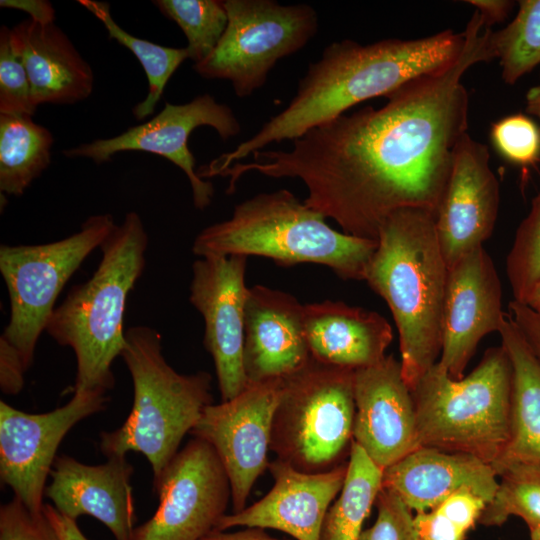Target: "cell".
I'll use <instances>...</instances> for the list:
<instances>
[{
	"label": "cell",
	"mask_w": 540,
	"mask_h": 540,
	"mask_svg": "<svg viewBox=\"0 0 540 540\" xmlns=\"http://www.w3.org/2000/svg\"><path fill=\"white\" fill-rule=\"evenodd\" d=\"M228 22L211 54L193 69L205 79L229 80L237 96L251 95L280 59L303 48L318 31L308 4L225 0Z\"/></svg>",
	"instance_id": "10"
},
{
	"label": "cell",
	"mask_w": 540,
	"mask_h": 540,
	"mask_svg": "<svg viewBox=\"0 0 540 540\" xmlns=\"http://www.w3.org/2000/svg\"><path fill=\"white\" fill-rule=\"evenodd\" d=\"M209 126L223 140L236 136L241 126L231 108L218 103L210 94H202L186 104L165 103L164 108L149 121L132 126L121 134L107 139H96L77 147L63 150L68 158H87L96 164L110 161L112 156L125 151H142L164 157L187 176L196 208L210 205L214 195L211 182L203 180L195 170V158L188 147L194 129Z\"/></svg>",
	"instance_id": "14"
},
{
	"label": "cell",
	"mask_w": 540,
	"mask_h": 540,
	"mask_svg": "<svg viewBox=\"0 0 540 540\" xmlns=\"http://www.w3.org/2000/svg\"><path fill=\"white\" fill-rule=\"evenodd\" d=\"M147 247L141 217L128 212L101 245L102 258L93 275L55 308L45 331L75 354L73 392L107 393L114 387L111 367L125 345L126 302L143 273Z\"/></svg>",
	"instance_id": "4"
},
{
	"label": "cell",
	"mask_w": 540,
	"mask_h": 540,
	"mask_svg": "<svg viewBox=\"0 0 540 540\" xmlns=\"http://www.w3.org/2000/svg\"><path fill=\"white\" fill-rule=\"evenodd\" d=\"M496 492L481 515L479 523L500 527L510 517L527 525L540 524V465L515 463L498 472Z\"/></svg>",
	"instance_id": "29"
},
{
	"label": "cell",
	"mask_w": 540,
	"mask_h": 540,
	"mask_svg": "<svg viewBox=\"0 0 540 540\" xmlns=\"http://www.w3.org/2000/svg\"><path fill=\"white\" fill-rule=\"evenodd\" d=\"M247 256L207 255L192 266L189 300L204 320L203 344L216 370L222 401L248 385L243 365Z\"/></svg>",
	"instance_id": "15"
},
{
	"label": "cell",
	"mask_w": 540,
	"mask_h": 540,
	"mask_svg": "<svg viewBox=\"0 0 540 540\" xmlns=\"http://www.w3.org/2000/svg\"><path fill=\"white\" fill-rule=\"evenodd\" d=\"M159 505L131 540H202L216 530L231 486L213 447L193 437L153 483Z\"/></svg>",
	"instance_id": "11"
},
{
	"label": "cell",
	"mask_w": 540,
	"mask_h": 540,
	"mask_svg": "<svg viewBox=\"0 0 540 540\" xmlns=\"http://www.w3.org/2000/svg\"><path fill=\"white\" fill-rule=\"evenodd\" d=\"M347 465L348 461L327 472L307 473L275 459L268 465L274 479L271 490L242 511L225 514L216 530L269 528L296 540H320L325 515L343 487Z\"/></svg>",
	"instance_id": "19"
},
{
	"label": "cell",
	"mask_w": 540,
	"mask_h": 540,
	"mask_svg": "<svg viewBox=\"0 0 540 540\" xmlns=\"http://www.w3.org/2000/svg\"><path fill=\"white\" fill-rule=\"evenodd\" d=\"M497 486V473L482 459L423 446L385 468L382 476V487L415 513L436 508L460 490L472 491L489 503Z\"/></svg>",
	"instance_id": "22"
},
{
	"label": "cell",
	"mask_w": 540,
	"mask_h": 540,
	"mask_svg": "<svg viewBox=\"0 0 540 540\" xmlns=\"http://www.w3.org/2000/svg\"><path fill=\"white\" fill-rule=\"evenodd\" d=\"M488 148L466 133L456 148L435 226L448 269L491 236L499 207V184Z\"/></svg>",
	"instance_id": "17"
},
{
	"label": "cell",
	"mask_w": 540,
	"mask_h": 540,
	"mask_svg": "<svg viewBox=\"0 0 540 540\" xmlns=\"http://www.w3.org/2000/svg\"><path fill=\"white\" fill-rule=\"evenodd\" d=\"M325 219L286 189L261 193L237 204L228 220L204 228L192 250L199 257L255 255L282 265L315 263L342 279L364 280L377 241L338 232Z\"/></svg>",
	"instance_id": "5"
},
{
	"label": "cell",
	"mask_w": 540,
	"mask_h": 540,
	"mask_svg": "<svg viewBox=\"0 0 540 540\" xmlns=\"http://www.w3.org/2000/svg\"><path fill=\"white\" fill-rule=\"evenodd\" d=\"M375 506L376 520L359 540H418L413 511L393 491L382 487Z\"/></svg>",
	"instance_id": "35"
},
{
	"label": "cell",
	"mask_w": 540,
	"mask_h": 540,
	"mask_svg": "<svg viewBox=\"0 0 540 540\" xmlns=\"http://www.w3.org/2000/svg\"><path fill=\"white\" fill-rule=\"evenodd\" d=\"M498 333L510 360L512 387L509 438L493 464L497 474L515 463L540 465V362L508 313Z\"/></svg>",
	"instance_id": "25"
},
{
	"label": "cell",
	"mask_w": 540,
	"mask_h": 540,
	"mask_svg": "<svg viewBox=\"0 0 540 540\" xmlns=\"http://www.w3.org/2000/svg\"><path fill=\"white\" fill-rule=\"evenodd\" d=\"M154 5L174 21L187 39L189 59H206L215 49L227 26L228 17L219 0H156Z\"/></svg>",
	"instance_id": "31"
},
{
	"label": "cell",
	"mask_w": 540,
	"mask_h": 540,
	"mask_svg": "<svg viewBox=\"0 0 540 540\" xmlns=\"http://www.w3.org/2000/svg\"><path fill=\"white\" fill-rule=\"evenodd\" d=\"M512 370L502 345L453 379L437 361L412 389L419 447L466 453L493 464L509 438Z\"/></svg>",
	"instance_id": "7"
},
{
	"label": "cell",
	"mask_w": 540,
	"mask_h": 540,
	"mask_svg": "<svg viewBox=\"0 0 540 540\" xmlns=\"http://www.w3.org/2000/svg\"><path fill=\"white\" fill-rule=\"evenodd\" d=\"M383 470L352 441L347 472L337 499L329 507L320 540H359L363 524L382 489Z\"/></svg>",
	"instance_id": "27"
},
{
	"label": "cell",
	"mask_w": 540,
	"mask_h": 540,
	"mask_svg": "<svg viewBox=\"0 0 540 540\" xmlns=\"http://www.w3.org/2000/svg\"><path fill=\"white\" fill-rule=\"evenodd\" d=\"M0 6L23 11L36 23L52 24L55 20V9L46 0H1Z\"/></svg>",
	"instance_id": "40"
},
{
	"label": "cell",
	"mask_w": 540,
	"mask_h": 540,
	"mask_svg": "<svg viewBox=\"0 0 540 540\" xmlns=\"http://www.w3.org/2000/svg\"><path fill=\"white\" fill-rule=\"evenodd\" d=\"M506 318L497 270L480 246L448 269L438 361L450 377H464L482 338L499 332Z\"/></svg>",
	"instance_id": "16"
},
{
	"label": "cell",
	"mask_w": 540,
	"mask_h": 540,
	"mask_svg": "<svg viewBox=\"0 0 540 540\" xmlns=\"http://www.w3.org/2000/svg\"><path fill=\"white\" fill-rule=\"evenodd\" d=\"M102 391L74 392L63 406L32 414L0 402V479L33 514H42L46 481L60 443L83 419L103 411Z\"/></svg>",
	"instance_id": "12"
},
{
	"label": "cell",
	"mask_w": 540,
	"mask_h": 540,
	"mask_svg": "<svg viewBox=\"0 0 540 540\" xmlns=\"http://www.w3.org/2000/svg\"><path fill=\"white\" fill-rule=\"evenodd\" d=\"M506 272L513 300L524 303L540 281V193L516 231Z\"/></svg>",
	"instance_id": "32"
},
{
	"label": "cell",
	"mask_w": 540,
	"mask_h": 540,
	"mask_svg": "<svg viewBox=\"0 0 540 540\" xmlns=\"http://www.w3.org/2000/svg\"><path fill=\"white\" fill-rule=\"evenodd\" d=\"M52 133L30 116L0 114V191L19 197L51 162Z\"/></svg>",
	"instance_id": "26"
},
{
	"label": "cell",
	"mask_w": 540,
	"mask_h": 540,
	"mask_svg": "<svg viewBox=\"0 0 540 540\" xmlns=\"http://www.w3.org/2000/svg\"><path fill=\"white\" fill-rule=\"evenodd\" d=\"M282 378L248 383L236 397L206 406L190 432L220 459L231 486L232 513L246 507L258 477L268 468L272 421Z\"/></svg>",
	"instance_id": "13"
},
{
	"label": "cell",
	"mask_w": 540,
	"mask_h": 540,
	"mask_svg": "<svg viewBox=\"0 0 540 540\" xmlns=\"http://www.w3.org/2000/svg\"><path fill=\"white\" fill-rule=\"evenodd\" d=\"M133 472L126 456H112L103 464L88 465L58 455L45 496L62 515L75 521L82 515L92 516L110 530L115 540H131L137 521Z\"/></svg>",
	"instance_id": "20"
},
{
	"label": "cell",
	"mask_w": 540,
	"mask_h": 540,
	"mask_svg": "<svg viewBox=\"0 0 540 540\" xmlns=\"http://www.w3.org/2000/svg\"><path fill=\"white\" fill-rule=\"evenodd\" d=\"M354 400L353 441L382 470L419 447L412 392L393 355L354 371Z\"/></svg>",
	"instance_id": "18"
},
{
	"label": "cell",
	"mask_w": 540,
	"mask_h": 540,
	"mask_svg": "<svg viewBox=\"0 0 540 540\" xmlns=\"http://www.w3.org/2000/svg\"><path fill=\"white\" fill-rule=\"evenodd\" d=\"M303 321L311 358L352 370L381 361L393 340L383 316L342 301L304 305Z\"/></svg>",
	"instance_id": "23"
},
{
	"label": "cell",
	"mask_w": 540,
	"mask_h": 540,
	"mask_svg": "<svg viewBox=\"0 0 540 540\" xmlns=\"http://www.w3.org/2000/svg\"><path fill=\"white\" fill-rule=\"evenodd\" d=\"M508 309L509 316L540 362V316L526 304L515 300L510 301Z\"/></svg>",
	"instance_id": "39"
},
{
	"label": "cell",
	"mask_w": 540,
	"mask_h": 540,
	"mask_svg": "<svg viewBox=\"0 0 540 540\" xmlns=\"http://www.w3.org/2000/svg\"><path fill=\"white\" fill-rule=\"evenodd\" d=\"M466 2L476 8L484 25L488 28L504 21L514 5V2L508 0H468Z\"/></svg>",
	"instance_id": "42"
},
{
	"label": "cell",
	"mask_w": 540,
	"mask_h": 540,
	"mask_svg": "<svg viewBox=\"0 0 540 540\" xmlns=\"http://www.w3.org/2000/svg\"><path fill=\"white\" fill-rule=\"evenodd\" d=\"M492 32L475 11L453 63L404 84L380 108L344 113L309 130L290 150H259L253 161L231 165L219 175L229 178L228 192L249 172L298 178L307 188L309 208L346 234L376 241L397 210L420 208L436 216L468 129L462 78L473 65L496 58Z\"/></svg>",
	"instance_id": "1"
},
{
	"label": "cell",
	"mask_w": 540,
	"mask_h": 540,
	"mask_svg": "<svg viewBox=\"0 0 540 540\" xmlns=\"http://www.w3.org/2000/svg\"><path fill=\"white\" fill-rule=\"evenodd\" d=\"M524 304L540 316V281L531 291Z\"/></svg>",
	"instance_id": "45"
},
{
	"label": "cell",
	"mask_w": 540,
	"mask_h": 540,
	"mask_svg": "<svg viewBox=\"0 0 540 540\" xmlns=\"http://www.w3.org/2000/svg\"><path fill=\"white\" fill-rule=\"evenodd\" d=\"M37 109L22 58L13 47L11 29H0V114L32 117Z\"/></svg>",
	"instance_id": "33"
},
{
	"label": "cell",
	"mask_w": 540,
	"mask_h": 540,
	"mask_svg": "<svg viewBox=\"0 0 540 540\" xmlns=\"http://www.w3.org/2000/svg\"><path fill=\"white\" fill-rule=\"evenodd\" d=\"M354 371L311 358L282 378L270 450L307 473L346 463L355 418Z\"/></svg>",
	"instance_id": "8"
},
{
	"label": "cell",
	"mask_w": 540,
	"mask_h": 540,
	"mask_svg": "<svg viewBox=\"0 0 540 540\" xmlns=\"http://www.w3.org/2000/svg\"><path fill=\"white\" fill-rule=\"evenodd\" d=\"M491 139L498 152L508 161L530 166L540 157V127L524 114H513L495 122Z\"/></svg>",
	"instance_id": "34"
},
{
	"label": "cell",
	"mask_w": 540,
	"mask_h": 540,
	"mask_svg": "<svg viewBox=\"0 0 540 540\" xmlns=\"http://www.w3.org/2000/svg\"><path fill=\"white\" fill-rule=\"evenodd\" d=\"M414 526L418 540H466L467 536L436 508L415 513Z\"/></svg>",
	"instance_id": "38"
},
{
	"label": "cell",
	"mask_w": 540,
	"mask_h": 540,
	"mask_svg": "<svg viewBox=\"0 0 540 540\" xmlns=\"http://www.w3.org/2000/svg\"><path fill=\"white\" fill-rule=\"evenodd\" d=\"M115 226L112 215L97 214L64 239L0 247V272L10 302V319L0 337L1 361L15 363L25 371L30 368L60 292Z\"/></svg>",
	"instance_id": "9"
},
{
	"label": "cell",
	"mask_w": 540,
	"mask_h": 540,
	"mask_svg": "<svg viewBox=\"0 0 540 540\" xmlns=\"http://www.w3.org/2000/svg\"><path fill=\"white\" fill-rule=\"evenodd\" d=\"M0 540H60L47 517L33 514L16 497L0 507Z\"/></svg>",
	"instance_id": "36"
},
{
	"label": "cell",
	"mask_w": 540,
	"mask_h": 540,
	"mask_svg": "<svg viewBox=\"0 0 540 540\" xmlns=\"http://www.w3.org/2000/svg\"><path fill=\"white\" fill-rule=\"evenodd\" d=\"M120 357L132 378L133 405L120 427L100 434L99 449L107 458L143 454L155 483L212 404V377L204 371L178 373L162 353L160 334L149 326L126 330Z\"/></svg>",
	"instance_id": "6"
},
{
	"label": "cell",
	"mask_w": 540,
	"mask_h": 540,
	"mask_svg": "<svg viewBox=\"0 0 540 540\" xmlns=\"http://www.w3.org/2000/svg\"><path fill=\"white\" fill-rule=\"evenodd\" d=\"M13 47L28 73L32 98L41 104H74L94 87L91 66L54 23L25 19L11 29Z\"/></svg>",
	"instance_id": "24"
},
{
	"label": "cell",
	"mask_w": 540,
	"mask_h": 540,
	"mask_svg": "<svg viewBox=\"0 0 540 540\" xmlns=\"http://www.w3.org/2000/svg\"><path fill=\"white\" fill-rule=\"evenodd\" d=\"M304 305L283 291L249 288L245 306L243 365L248 383L283 378L310 359Z\"/></svg>",
	"instance_id": "21"
},
{
	"label": "cell",
	"mask_w": 540,
	"mask_h": 540,
	"mask_svg": "<svg viewBox=\"0 0 540 540\" xmlns=\"http://www.w3.org/2000/svg\"><path fill=\"white\" fill-rule=\"evenodd\" d=\"M526 111L540 120V82L526 94Z\"/></svg>",
	"instance_id": "44"
},
{
	"label": "cell",
	"mask_w": 540,
	"mask_h": 540,
	"mask_svg": "<svg viewBox=\"0 0 540 540\" xmlns=\"http://www.w3.org/2000/svg\"><path fill=\"white\" fill-rule=\"evenodd\" d=\"M43 513L60 540H89L80 530L77 521L62 515L53 505L45 504Z\"/></svg>",
	"instance_id": "41"
},
{
	"label": "cell",
	"mask_w": 540,
	"mask_h": 540,
	"mask_svg": "<svg viewBox=\"0 0 540 540\" xmlns=\"http://www.w3.org/2000/svg\"><path fill=\"white\" fill-rule=\"evenodd\" d=\"M447 277L435 215L420 208L389 215L364 280L392 313L402 376L411 391L440 357Z\"/></svg>",
	"instance_id": "3"
},
{
	"label": "cell",
	"mask_w": 540,
	"mask_h": 540,
	"mask_svg": "<svg viewBox=\"0 0 540 540\" xmlns=\"http://www.w3.org/2000/svg\"><path fill=\"white\" fill-rule=\"evenodd\" d=\"M492 46L505 83L515 84L540 64V0H521L513 20L492 32Z\"/></svg>",
	"instance_id": "30"
},
{
	"label": "cell",
	"mask_w": 540,
	"mask_h": 540,
	"mask_svg": "<svg viewBox=\"0 0 540 540\" xmlns=\"http://www.w3.org/2000/svg\"><path fill=\"white\" fill-rule=\"evenodd\" d=\"M486 504L487 502L478 494L460 490L450 495L436 509L458 528L468 533L479 523Z\"/></svg>",
	"instance_id": "37"
},
{
	"label": "cell",
	"mask_w": 540,
	"mask_h": 540,
	"mask_svg": "<svg viewBox=\"0 0 540 540\" xmlns=\"http://www.w3.org/2000/svg\"><path fill=\"white\" fill-rule=\"evenodd\" d=\"M78 3L102 22L110 39L129 49L142 65L148 80V93L144 100L134 106L132 113L137 120L151 116L169 79L189 58L186 47H166L128 33L115 22L110 5L106 2L78 0Z\"/></svg>",
	"instance_id": "28"
},
{
	"label": "cell",
	"mask_w": 540,
	"mask_h": 540,
	"mask_svg": "<svg viewBox=\"0 0 540 540\" xmlns=\"http://www.w3.org/2000/svg\"><path fill=\"white\" fill-rule=\"evenodd\" d=\"M539 193H540V191H539Z\"/></svg>",
	"instance_id": "47"
},
{
	"label": "cell",
	"mask_w": 540,
	"mask_h": 540,
	"mask_svg": "<svg viewBox=\"0 0 540 540\" xmlns=\"http://www.w3.org/2000/svg\"><path fill=\"white\" fill-rule=\"evenodd\" d=\"M530 540H540V524L528 527Z\"/></svg>",
	"instance_id": "46"
},
{
	"label": "cell",
	"mask_w": 540,
	"mask_h": 540,
	"mask_svg": "<svg viewBox=\"0 0 540 540\" xmlns=\"http://www.w3.org/2000/svg\"><path fill=\"white\" fill-rule=\"evenodd\" d=\"M464 45V31L450 29L413 40L331 43L310 64L289 105L254 136L206 165L207 175L219 176L269 144L293 141L360 102L387 97L404 84L445 68L460 56Z\"/></svg>",
	"instance_id": "2"
},
{
	"label": "cell",
	"mask_w": 540,
	"mask_h": 540,
	"mask_svg": "<svg viewBox=\"0 0 540 540\" xmlns=\"http://www.w3.org/2000/svg\"><path fill=\"white\" fill-rule=\"evenodd\" d=\"M202 540H284L270 536L264 529L245 527L235 532L214 530Z\"/></svg>",
	"instance_id": "43"
}]
</instances>
